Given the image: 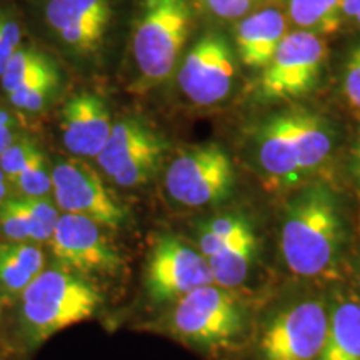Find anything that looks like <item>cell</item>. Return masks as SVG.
I'll use <instances>...</instances> for the list:
<instances>
[{
	"label": "cell",
	"instance_id": "6da1fadb",
	"mask_svg": "<svg viewBox=\"0 0 360 360\" xmlns=\"http://www.w3.org/2000/svg\"><path fill=\"white\" fill-rule=\"evenodd\" d=\"M255 169L270 188H292L312 179L330 159L335 130L326 117L287 109L264 117L250 130Z\"/></svg>",
	"mask_w": 360,
	"mask_h": 360
},
{
	"label": "cell",
	"instance_id": "7a4b0ae2",
	"mask_svg": "<svg viewBox=\"0 0 360 360\" xmlns=\"http://www.w3.org/2000/svg\"><path fill=\"white\" fill-rule=\"evenodd\" d=\"M347 242V222L340 199L327 184L309 182L285 207L281 227L283 262L300 277L335 272Z\"/></svg>",
	"mask_w": 360,
	"mask_h": 360
},
{
	"label": "cell",
	"instance_id": "3957f363",
	"mask_svg": "<svg viewBox=\"0 0 360 360\" xmlns=\"http://www.w3.org/2000/svg\"><path fill=\"white\" fill-rule=\"evenodd\" d=\"M102 292L87 276L65 267L45 269L22 292L20 323L27 342L39 347L64 328L94 317Z\"/></svg>",
	"mask_w": 360,
	"mask_h": 360
},
{
	"label": "cell",
	"instance_id": "277c9868",
	"mask_svg": "<svg viewBox=\"0 0 360 360\" xmlns=\"http://www.w3.org/2000/svg\"><path fill=\"white\" fill-rule=\"evenodd\" d=\"M191 24L188 0H142L132 34V57L141 90L170 77L179 65Z\"/></svg>",
	"mask_w": 360,
	"mask_h": 360
},
{
	"label": "cell",
	"instance_id": "5b68a950",
	"mask_svg": "<svg viewBox=\"0 0 360 360\" xmlns=\"http://www.w3.org/2000/svg\"><path fill=\"white\" fill-rule=\"evenodd\" d=\"M169 328L195 347L225 349L244 334L245 309L231 290L209 283L177 300Z\"/></svg>",
	"mask_w": 360,
	"mask_h": 360
},
{
	"label": "cell",
	"instance_id": "8992f818",
	"mask_svg": "<svg viewBox=\"0 0 360 360\" xmlns=\"http://www.w3.org/2000/svg\"><path fill=\"white\" fill-rule=\"evenodd\" d=\"M165 191L177 204L191 209L222 204L236 186L231 155L209 142L180 152L165 170Z\"/></svg>",
	"mask_w": 360,
	"mask_h": 360
},
{
	"label": "cell",
	"instance_id": "52a82bcc",
	"mask_svg": "<svg viewBox=\"0 0 360 360\" xmlns=\"http://www.w3.org/2000/svg\"><path fill=\"white\" fill-rule=\"evenodd\" d=\"M328 304L302 297L276 310L260 332L259 360H317L326 340Z\"/></svg>",
	"mask_w": 360,
	"mask_h": 360
},
{
	"label": "cell",
	"instance_id": "ba28073f",
	"mask_svg": "<svg viewBox=\"0 0 360 360\" xmlns=\"http://www.w3.org/2000/svg\"><path fill=\"white\" fill-rule=\"evenodd\" d=\"M169 143L143 120L127 117L112 125L105 146L96 157L98 169L115 186H146L159 172Z\"/></svg>",
	"mask_w": 360,
	"mask_h": 360
},
{
	"label": "cell",
	"instance_id": "9c48e42d",
	"mask_svg": "<svg viewBox=\"0 0 360 360\" xmlns=\"http://www.w3.org/2000/svg\"><path fill=\"white\" fill-rule=\"evenodd\" d=\"M326 53V42L319 34L287 32L260 77V97L269 102L305 97L319 82Z\"/></svg>",
	"mask_w": 360,
	"mask_h": 360
},
{
	"label": "cell",
	"instance_id": "30bf717a",
	"mask_svg": "<svg viewBox=\"0 0 360 360\" xmlns=\"http://www.w3.org/2000/svg\"><path fill=\"white\" fill-rule=\"evenodd\" d=\"M236 75L237 62L231 44L222 34L207 32L180 62L177 84L193 105L214 107L231 96Z\"/></svg>",
	"mask_w": 360,
	"mask_h": 360
},
{
	"label": "cell",
	"instance_id": "8fae6325",
	"mask_svg": "<svg viewBox=\"0 0 360 360\" xmlns=\"http://www.w3.org/2000/svg\"><path fill=\"white\" fill-rule=\"evenodd\" d=\"M52 192L60 212L84 215L102 227L119 229L129 219V210L101 175L77 157L53 165Z\"/></svg>",
	"mask_w": 360,
	"mask_h": 360
},
{
	"label": "cell",
	"instance_id": "7c38bea8",
	"mask_svg": "<svg viewBox=\"0 0 360 360\" xmlns=\"http://www.w3.org/2000/svg\"><path fill=\"white\" fill-rule=\"evenodd\" d=\"M209 283H214V277L199 249L175 236L157 238L148 254L143 277V285L154 302L180 300Z\"/></svg>",
	"mask_w": 360,
	"mask_h": 360
},
{
	"label": "cell",
	"instance_id": "4fadbf2b",
	"mask_svg": "<svg viewBox=\"0 0 360 360\" xmlns=\"http://www.w3.org/2000/svg\"><path fill=\"white\" fill-rule=\"evenodd\" d=\"M51 247L58 264L82 276H114L124 267L120 254L103 236L102 225L84 215L60 214Z\"/></svg>",
	"mask_w": 360,
	"mask_h": 360
},
{
	"label": "cell",
	"instance_id": "5bb4252c",
	"mask_svg": "<svg viewBox=\"0 0 360 360\" xmlns=\"http://www.w3.org/2000/svg\"><path fill=\"white\" fill-rule=\"evenodd\" d=\"M112 117L102 97L82 92L65 102L60 114L64 147L77 159H96L112 132Z\"/></svg>",
	"mask_w": 360,
	"mask_h": 360
},
{
	"label": "cell",
	"instance_id": "9a60e30c",
	"mask_svg": "<svg viewBox=\"0 0 360 360\" xmlns=\"http://www.w3.org/2000/svg\"><path fill=\"white\" fill-rule=\"evenodd\" d=\"M287 35V22L282 12L264 8L237 25L236 44L242 64L249 69L264 70L272 60Z\"/></svg>",
	"mask_w": 360,
	"mask_h": 360
},
{
	"label": "cell",
	"instance_id": "2e32d148",
	"mask_svg": "<svg viewBox=\"0 0 360 360\" xmlns=\"http://www.w3.org/2000/svg\"><path fill=\"white\" fill-rule=\"evenodd\" d=\"M259 255V238L250 222L229 238L214 255L207 257L214 283L224 289H236L249 277Z\"/></svg>",
	"mask_w": 360,
	"mask_h": 360
},
{
	"label": "cell",
	"instance_id": "e0dca14e",
	"mask_svg": "<svg viewBox=\"0 0 360 360\" xmlns=\"http://www.w3.org/2000/svg\"><path fill=\"white\" fill-rule=\"evenodd\" d=\"M317 360H360V300L344 295L328 305V326Z\"/></svg>",
	"mask_w": 360,
	"mask_h": 360
},
{
	"label": "cell",
	"instance_id": "ac0fdd59",
	"mask_svg": "<svg viewBox=\"0 0 360 360\" xmlns=\"http://www.w3.org/2000/svg\"><path fill=\"white\" fill-rule=\"evenodd\" d=\"M45 22L53 32L82 25H110L112 0H49Z\"/></svg>",
	"mask_w": 360,
	"mask_h": 360
},
{
	"label": "cell",
	"instance_id": "d6986e66",
	"mask_svg": "<svg viewBox=\"0 0 360 360\" xmlns=\"http://www.w3.org/2000/svg\"><path fill=\"white\" fill-rule=\"evenodd\" d=\"M6 94L39 82H60V72L47 53L34 47H22L13 53L0 75Z\"/></svg>",
	"mask_w": 360,
	"mask_h": 360
},
{
	"label": "cell",
	"instance_id": "ffe728a7",
	"mask_svg": "<svg viewBox=\"0 0 360 360\" xmlns=\"http://www.w3.org/2000/svg\"><path fill=\"white\" fill-rule=\"evenodd\" d=\"M290 19L314 34L334 32L342 20V0H287Z\"/></svg>",
	"mask_w": 360,
	"mask_h": 360
},
{
	"label": "cell",
	"instance_id": "44dd1931",
	"mask_svg": "<svg viewBox=\"0 0 360 360\" xmlns=\"http://www.w3.org/2000/svg\"><path fill=\"white\" fill-rule=\"evenodd\" d=\"M250 220L242 214H229L220 215L205 220L197 227V242H199V250L204 254V257H210L222 247L229 238H232L236 233L244 229Z\"/></svg>",
	"mask_w": 360,
	"mask_h": 360
},
{
	"label": "cell",
	"instance_id": "7402d4cb",
	"mask_svg": "<svg viewBox=\"0 0 360 360\" xmlns=\"http://www.w3.org/2000/svg\"><path fill=\"white\" fill-rule=\"evenodd\" d=\"M24 197V195H22ZM30 222V240L35 244L49 242L60 219V210L49 197H24Z\"/></svg>",
	"mask_w": 360,
	"mask_h": 360
},
{
	"label": "cell",
	"instance_id": "603a6c76",
	"mask_svg": "<svg viewBox=\"0 0 360 360\" xmlns=\"http://www.w3.org/2000/svg\"><path fill=\"white\" fill-rule=\"evenodd\" d=\"M11 182L15 186L24 197H49L52 192V170L49 169L47 159L44 152L35 157L22 172L12 179Z\"/></svg>",
	"mask_w": 360,
	"mask_h": 360
},
{
	"label": "cell",
	"instance_id": "cb8c5ba5",
	"mask_svg": "<svg viewBox=\"0 0 360 360\" xmlns=\"http://www.w3.org/2000/svg\"><path fill=\"white\" fill-rule=\"evenodd\" d=\"M0 231L11 242L30 240L29 210L24 197L7 199L0 205Z\"/></svg>",
	"mask_w": 360,
	"mask_h": 360
},
{
	"label": "cell",
	"instance_id": "d4e9b609",
	"mask_svg": "<svg viewBox=\"0 0 360 360\" xmlns=\"http://www.w3.org/2000/svg\"><path fill=\"white\" fill-rule=\"evenodd\" d=\"M37 142L30 137H17L6 150L0 154V169L6 174L8 182L15 179L27 165L40 154Z\"/></svg>",
	"mask_w": 360,
	"mask_h": 360
},
{
	"label": "cell",
	"instance_id": "484cf974",
	"mask_svg": "<svg viewBox=\"0 0 360 360\" xmlns=\"http://www.w3.org/2000/svg\"><path fill=\"white\" fill-rule=\"evenodd\" d=\"M58 84L60 82H39L25 85V87L7 94V97L15 109L27 112V114H37V112H42L56 96Z\"/></svg>",
	"mask_w": 360,
	"mask_h": 360
},
{
	"label": "cell",
	"instance_id": "4316f807",
	"mask_svg": "<svg viewBox=\"0 0 360 360\" xmlns=\"http://www.w3.org/2000/svg\"><path fill=\"white\" fill-rule=\"evenodd\" d=\"M34 276L0 244V289L6 294H22L34 281Z\"/></svg>",
	"mask_w": 360,
	"mask_h": 360
},
{
	"label": "cell",
	"instance_id": "83f0119b",
	"mask_svg": "<svg viewBox=\"0 0 360 360\" xmlns=\"http://www.w3.org/2000/svg\"><path fill=\"white\" fill-rule=\"evenodd\" d=\"M342 92L349 105L360 114V45L350 53L342 75Z\"/></svg>",
	"mask_w": 360,
	"mask_h": 360
},
{
	"label": "cell",
	"instance_id": "f1b7e54d",
	"mask_svg": "<svg viewBox=\"0 0 360 360\" xmlns=\"http://www.w3.org/2000/svg\"><path fill=\"white\" fill-rule=\"evenodd\" d=\"M4 247L34 277L40 276L45 270L44 252L37 245L27 244V242H8V244H4Z\"/></svg>",
	"mask_w": 360,
	"mask_h": 360
},
{
	"label": "cell",
	"instance_id": "f546056e",
	"mask_svg": "<svg viewBox=\"0 0 360 360\" xmlns=\"http://www.w3.org/2000/svg\"><path fill=\"white\" fill-rule=\"evenodd\" d=\"M262 0H205L209 11L220 19H238Z\"/></svg>",
	"mask_w": 360,
	"mask_h": 360
},
{
	"label": "cell",
	"instance_id": "4dcf8cb0",
	"mask_svg": "<svg viewBox=\"0 0 360 360\" xmlns=\"http://www.w3.org/2000/svg\"><path fill=\"white\" fill-rule=\"evenodd\" d=\"M349 170H350V175H352L355 186H357V188L360 191V135L357 137V141L354 142L352 148H350Z\"/></svg>",
	"mask_w": 360,
	"mask_h": 360
},
{
	"label": "cell",
	"instance_id": "1f68e13d",
	"mask_svg": "<svg viewBox=\"0 0 360 360\" xmlns=\"http://www.w3.org/2000/svg\"><path fill=\"white\" fill-rule=\"evenodd\" d=\"M342 17L354 19L360 27V0H342Z\"/></svg>",
	"mask_w": 360,
	"mask_h": 360
},
{
	"label": "cell",
	"instance_id": "d6a6232c",
	"mask_svg": "<svg viewBox=\"0 0 360 360\" xmlns=\"http://www.w3.org/2000/svg\"><path fill=\"white\" fill-rule=\"evenodd\" d=\"M17 51H19V49H17ZM17 51H15V49H12L11 45L6 42V40L0 37V75L4 74V70H6L8 60H11L12 56Z\"/></svg>",
	"mask_w": 360,
	"mask_h": 360
},
{
	"label": "cell",
	"instance_id": "836d02e7",
	"mask_svg": "<svg viewBox=\"0 0 360 360\" xmlns=\"http://www.w3.org/2000/svg\"><path fill=\"white\" fill-rule=\"evenodd\" d=\"M17 139L15 127H6V125H0V154H2L6 148Z\"/></svg>",
	"mask_w": 360,
	"mask_h": 360
},
{
	"label": "cell",
	"instance_id": "e575fe53",
	"mask_svg": "<svg viewBox=\"0 0 360 360\" xmlns=\"http://www.w3.org/2000/svg\"><path fill=\"white\" fill-rule=\"evenodd\" d=\"M7 177L6 174L2 172V169H0V205L4 204V202L7 200V193H8V187H7Z\"/></svg>",
	"mask_w": 360,
	"mask_h": 360
},
{
	"label": "cell",
	"instance_id": "d590c367",
	"mask_svg": "<svg viewBox=\"0 0 360 360\" xmlns=\"http://www.w3.org/2000/svg\"><path fill=\"white\" fill-rule=\"evenodd\" d=\"M359 285H360V264H359Z\"/></svg>",
	"mask_w": 360,
	"mask_h": 360
}]
</instances>
